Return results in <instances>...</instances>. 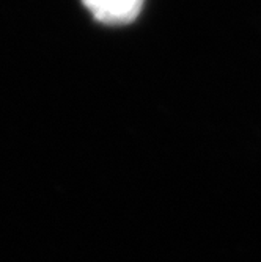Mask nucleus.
I'll return each instance as SVG.
<instances>
[{"label":"nucleus","mask_w":261,"mask_h":262,"mask_svg":"<svg viewBox=\"0 0 261 262\" xmlns=\"http://www.w3.org/2000/svg\"><path fill=\"white\" fill-rule=\"evenodd\" d=\"M145 0H82L93 17L107 26H125L137 19Z\"/></svg>","instance_id":"obj_1"}]
</instances>
